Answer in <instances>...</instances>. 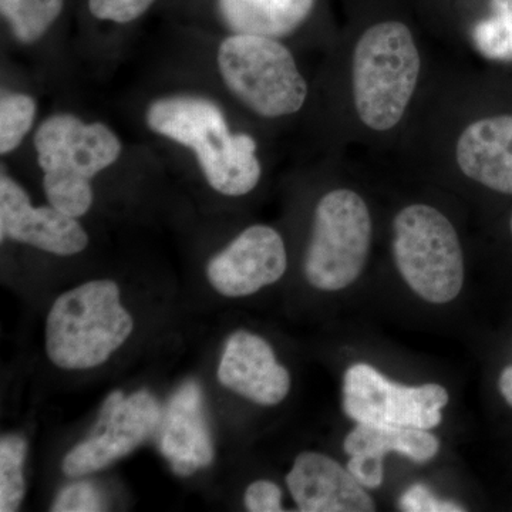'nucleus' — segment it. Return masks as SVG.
Masks as SVG:
<instances>
[{"instance_id": "obj_1", "label": "nucleus", "mask_w": 512, "mask_h": 512, "mask_svg": "<svg viewBox=\"0 0 512 512\" xmlns=\"http://www.w3.org/2000/svg\"><path fill=\"white\" fill-rule=\"evenodd\" d=\"M144 124L154 136L190 151L218 194L244 197L258 187V143L251 134L232 130L227 113L212 97L192 92L154 97L144 110Z\"/></svg>"}, {"instance_id": "obj_2", "label": "nucleus", "mask_w": 512, "mask_h": 512, "mask_svg": "<svg viewBox=\"0 0 512 512\" xmlns=\"http://www.w3.org/2000/svg\"><path fill=\"white\" fill-rule=\"evenodd\" d=\"M33 147L47 202L73 218L90 211L94 178L123 156V141L109 124L70 111H57L40 121Z\"/></svg>"}, {"instance_id": "obj_3", "label": "nucleus", "mask_w": 512, "mask_h": 512, "mask_svg": "<svg viewBox=\"0 0 512 512\" xmlns=\"http://www.w3.org/2000/svg\"><path fill=\"white\" fill-rule=\"evenodd\" d=\"M419 47L409 26L384 20L362 33L352 56V97L363 126L377 133L402 123L419 84Z\"/></svg>"}, {"instance_id": "obj_4", "label": "nucleus", "mask_w": 512, "mask_h": 512, "mask_svg": "<svg viewBox=\"0 0 512 512\" xmlns=\"http://www.w3.org/2000/svg\"><path fill=\"white\" fill-rule=\"evenodd\" d=\"M134 320L124 308L119 285L96 279L64 292L46 322V352L64 370L99 367L126 343Z\"/></svg>"}, {"instance_id": "obj_5", "label": "nucleus", "mask_w": 512, "mask_h": 512, "mask_svg": "<svg viewBox=\"0 0 512 512\" xmlns=\"http://www.w3.org/2000/svg\"><path fill=\"white\" fill-rule=\"evenodd\" d=\"M215 69L227 92L262 119L295 116L308 100V82L281 39L227 33L215 50Z\"/></svg>"}, {"instance_id": "obj_6", "label": "nucleus", "mask_w": 512, "mask_h": 512, "mask_svg": "<svg viewBox=\"0 0 512 512\" xmlns=\"http://www.w3.org/2000/svg\"><path fill=\"white\" fill-rule=\"evenodd\" d=\"M393 255L406 284L430 303L454 301L464 284V258L454 225L430 205L403 208L393 222Z\"/></svg>"}, {"instance_id": "obj_7", "label": "nucleus", "mask_w": 512, "mask_h": 512, "mask_svg": "<svg viewBox=\"0 0 512 512\" xmlns=\"http://www.w3.org/2000/svg\"><path fill=\"white\" fill-rule=\"evenodd\" d=\"M372 217L365 200L349 188L320 198L303 272L320 291L348 288L362 275L372 247Z\"/></svg>"}, {"instance_id": "obj_8", "label": "nucleus", "mask_w": 512, "mask_h": 512, "mask_svg": "<svg viewBox=\"0 0 512 512\" xmlns=\"http://www.w3.org/2000/svg\"><path fill=\"white\" fill-rule=\"evenodd\" d=\"M447 403L448 392L440 384L403 386L365 363L345 373L343 409L357 423L431 430L443 420Z\"/></svg>"}, {"instance_id": "obj_9", "label": "nucleus", "mask_w": 512, "mask_h": 512, "mask_svg": "<svg viewBox=\"0 0 512 512\" xmlns=\"http://www.w3.org/2000/svg\"><path fill=\"white\" fill-rule=\"evenodd\" d=\"M161 419L160 404L147 390L130 396L121 390L110 393L92 434L64 456L63 473L82 477L109 467L141 446L160 427Z\"/></svg>"}, {"instance_id": "obj_10", "label": "nucleus", "mask_w": 512, "mask_h": 512, "mask_svg": "<svg viewBox=\"0 0 512 512\" xmlns=\"http://www.w3.org/2000/svg\"><path fill=\"white\" fill-rule=\"evenodd\" d=\"M79 218L70 217L53 205H33L26 188L5 170L0 175V239L59 256L80 254L89 245V235Z\"/></svg>"}, {"instance_id": "obj_11", "label": "nucleus", "mask_w": 512, "mask_h": 512, "mask_svg": "<svg viewBox=\"0 0 512 512\" xmlns=\"http://www.w3.org/2000/svg\"><path fill=\"white\" fill-rule=\"evenodd\" d=\"M288 268L284 238L268 225H252L208 262V281L227 298H242L278 282Z\"/></svg>"}, {"instance_id": "obj_12", "label": "nucleus", "mask_w": 512, "mask_h": 512, "mask_svg": "<svg viewBox=\"0 0 512 512\" xmlns=\"http://www.w3.org/2000/svg\"><path fill=\"white\" fill-rule=\"evenodd\" d=\"M175 8L212 20L225 33L284 39L311 19L316 0H173Z\"/></svg>"}, {"instance_id": "obj_13", "label": "nucleus", "mask_w": 512, "mask_h": 512, "mask_svg": "<svg viewBox=\"0 0 512 512\" xmlns=\"http://www.w3.org/2000/svg\"><path fill=\"white\" fill-rule=\"evenodd\" d=\"M218 380L261 406L281 403L291 390V376L279 365L274 349L261 336L247 330L232 333L225 342Z\"/></svg>"}, {"instance_id": "obj_14", "label": "nucleus", "mask_w": 512, "mask_h": 512, "mask_svg": "<svg viewBox=\"0 0 512 512\" xmlns=\"http://www.w3.org/2000/svg\"><path fill=\"white\" fill-rule=\"evenodd\" d=\"M286 484L303 512H370L375 501L338 461L319 453L299 454Z\"/></svg>"}, {"instance_id": "obj_15", "label": "nucleus", "mask_w": 512, "mask_h": 512, "mask_svg": "<svg viewBox=\"0 0 512 512\" xmlns=\"http://www.w3.org/2000/svg\"><path fill=\"white\" fill-rule=\"evenodd\" d=\"M160 448L174 473L181 477L192 476L214 461L204 396L194 380L184 383L165 407L160 424Z\"/></svg>"}, {"instance_id": "obj_16", "label": "nucleus", "mask_w": 512, "mask_h": 512, "mask_svg": "<svg viewBox=\"0 0 512 512\" xmlns=\"http://www.w3.org/2000/svg\"><path fill=\"white\" fill-rule=\"evenodd\" d=\"M461 173L490 190L512 194V116L468 124L456 144Z\"/></svg>"}, {"instance_id": "obj_17", "label": "nucleus", "mask_w": 512, "mask_h": 512, "mask_svg": "<svg viewBox=\"0 0 512 512\" xmlns=\"http://www.w3.org/2000/svg\"><path fill=\"white\" fill-rule=\"evenodd\" d=\"M343 446L349 457L369 456L383 460L387 453L396 451L416 463H426L439 453L440 443L429 430L357 423Z\"/></svg>"}, {"instance_id": "obj_18", "label": "nucleus", "mask_w": 512, "mask_h": 512, "mask_svg": "<svg viewBox=\"0 0 512 512\" xmlns=\"http://www.w3.org/2000/svg\"><path fill=\"white\" fill-rule=\"evenodd\" d=\"M70 0H0L3 28L19 46H35L63 22Z\"/></svg>"}, {"instance_id": "obj_19", "label": "nucleus", "mask_w": 512, "mask_h": 512, "mask_svg": "<svg viewBox=\"0 0 512 512\" xmlns=\"http://www.w3.org/2000/svg\"><path fill=\"white\" fill-rule=\"evenodd\" d=\"M39 104L32 94L2 90L0 96V154L15 153L36 126Z\"/></svg>"}, {"instance_id": "obj_20", "label": "nucleus", "mask_w": 512, "mask_h": 512, "mask_svg": "<svg viewBox=\"0 0 512 512\" xmlns=\"http://www.w3.org/2000/svg\"><path fill=\"white\" fill-rule=\"evenodd\" d=\"M28 443L18 434H6L0 440V511L15 512L25 498L23 476Z\"/></svg>"}, {"instance_id": "obj_21", "label": "nucleus", "mask_w": 512, "mask_h": 512, "mask_svg": "<svg viewBox=\"0 0 512 512\" xmlns=\"http://www.w3.org/2000/svg\"><path fill=\"white\" fill-rule=\"evenodd\" d=\"M490 6V18L474 26V46L487 59L512 62V0H491Z\"/></svg>"}, {"instance_id": "obj_22", "label": "nucleus", "mask_w": 512, "mask_h": 512, "mask_svg": "<svg viewBox=\"0 0 512 512\" xmlns=\"http://www.w3.org/2000/svg\"><path fill=\"white\" fill-rule=\"evenodd\" d=\"M80 12L92 25L130 28L146 18L161 0H79Z\"/></svg>"}, {"instance_id": "obj_23", "label": "nucleus", "mask_w": 512, "mask_h": 512, "mask_svg": "<svg viewBox=\"0 0 512 512\" xmlns=\"http://www.w3.org/2000/svg\"><path fill=\"white\" fill-rule=\"evenodd\" d=\"M104 510L103 497L92 483L80 481L64 487L52 504L53 512H96Z\"/></svg>"}, {"instance_id": "obj_24", "label": "nucleus", "mask_w": 512, "mask_h": 512, "mask_svg": "<svg viewBox=\"0 0 512 512\" xmlns=\"http://www.w3.org/2000/svg\"><path fill=\"white\" fill-rule=\"evenodd\" d=\"M245 507L251 512H281L282 491L275 483L259 480L252 483L245 491Z\"/></svg>"}, {"instance_id": "obj_25", "label": "nucleus", "mask_w": 512, "mask_h": 512, "mask_svg": "<svg viewBox=\"0 0 512 512\" xmlns=\"http://www.w3.org/2000/svg\"><path fill=\"white\" fill-rule=\"evenodd\" d=\"M403 511L409 512H460L464 511L460 505L440 501L430 493L429 488L416 484L403 494L400 500Z\"/></svg>"}, {"instance_id": "obj_26", "label": "nucleus", "mask_w": 512, "mask_h": 512, "mask_svg": "<svg viewBox=\"0 0 512 512\" xmlns=\"http://www.w3.org/2000/svg\"><path fill=\"white\" fill-rule=\"evenodd\" d=\"M348 470L363 487L377 488L383 484V460L369 456H352L348 461Z\"/></svg>"}, {"instance_id": "obj_27", "label": "nucleus", "mask_w": 512, "mask_h": 512, "mask_svg": "<svg viewBox=\"0 0 512 512\" xmlns=\"http://www.w3.org/2000/svg\"><path fill=\"white\" fill-rule=\"evenodd\" d=\"M498 387H500V392L503 394L504 399L512 407V366L505 367L503 373H501Z\"/></svg>"}, {"instance_id": "obj_28", "label": "nucleus", "mask_w": 512, "mask_h": 512, "mask_svg": "<svg viewBox=\"0 0 512 512\" xmlns=\"http://www.w3.org/2000/svg\"><path fill=\"white\" fill-rule=\"evenodd\" d=\"M510 228H511V235H512V215H511V221H510Z\"/></svg>"}]
</instances>
